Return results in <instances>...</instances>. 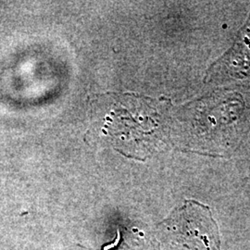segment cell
<instances>
[{
	"mask_svg": "<svg viewBox=\"0 0 250 250\" xmlns=\"http://www.w3.org/2000/svg\"><path fill=\"white\" fill-rule=\"evenodd\" d=\"M119 240H120V234H119V232H118V238H117L116 241L115 243H113V244H111V245H109V246H107V247H105L104 248V250H108L109 249H111V248H113V247H115L116 245H118V243H119Z\"/></svg>",
	"mask_w": 250,
	"mask_h": 250,
	"instance_id": "cell-1",
	"label": "cell"
}]
</instances>
